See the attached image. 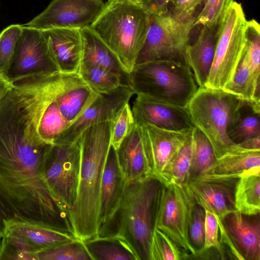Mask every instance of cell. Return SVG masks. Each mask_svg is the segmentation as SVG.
Listing matches in <instances>:
<instances>
[{
  "label": "cell",
  "instance_id": "cell-9",
  "mask_svg": "<svg viewBox=\"0 0 260 260\" xmlns=\"http://www.w3.org/2000/svg\"><path fill=\"white\" fill-rule=\"evenodd\" d=\"M81 163L80 139L69 145H52L44 163L45 180L59 205L68 213L77 195Z\"/></svg>",
  "mask_w": 260,
  "mask_h": 260
},
{
  "label": "cell",
  "instance_id": "cell-24",
  "mask_svg": "<svg viewBox=\"0 0 260 260\" xmlns=\"http://www.w3.org/2000/svg\"><path fill=\"white\" fill-rule=\"evenodd\" d=\"M258 167H260V149L242 148L216 158L202 174L238 179Z\"/></svg>",
  "mask_w": 260,
  "mask_h": 260
},
{
  "label": "cell",
  "instance_id": "cell-19",
  "mask_svg": "<svg viewBox=\"0 0 260 260\" xmlns=\"http://www.w3.org/2000/svg\"><path fill=\"white\" fill-rule=\"evenodd\" d=\"M116 152L119 166L126 182L152 176L139 123L135 121L133 128Z\"/></svg>",
  "mask_w": 260,
  "mask_h": 260
},
{
  "label": "cell",
  "instance_id": "cell-46",
  "mask_svg": "<svg viewBox=\"0 0 260 260\" xmlns=\"http://www.w3.org/2000/svg\"><path fill=\"white\" fill-rule=\"evenodd\" d=\"M2 237L0 235V253L2 249Z\"/></svg>",
  "mask_w": 260,
  "mask_h": 260
},
{
  "label": "cell",
  "instance_id": "cell-31",
  "mask_svg": "<svg viewBox=\"0 0 260 260\" xmlns=\"http://www.w3.org/2000/svg\"><path fill=\"white\" fill-rule=\"evenodd\" d=\"M191 137L192 158L188 179L203 174L216 159L208 139L196 127L192 130Z\"/></svg>",
  "mask_w": 260,
  "mask_h": 260
},
{
  "label": "cell",
  "instance_id": "cell-20",
  "mask_svg": "<svg viewBox=\"0 0 260 260\" xmlns=\"http://www.w3.org/2000/svg\"><path fill=\"white\" fill-rule=\"evenodd\" d=\"M219 25L202 26L195 42L187 47L188 64L199 88L205 87L207 82L214 59Z\"/></svg>",
  "mask_w": 260,
  "mask_h": 260
},
{
  "label": "cell",
  "instance_id": "cell-32",
  "mask_svg": "<svg viewBox=\"0 0 260 260\" xmlns=\"http://www.w3.org/2000/svg\"><path fill=\"white\" fill-rule=\"evenodd\" d=\"M191 133L187 140L167 167L164 174V184H182L187 181L192 158Z\"/></svg>",
  "mask_w": 260,
  "mask_h": 260
},
{
  "label": "cell",
  "instance_id": "cell-26",
  "mask_svg": "<svg viewBox=\"0 0 260 260\" xmlns=\"http://www.w3.org/2000/svg\"><path fill=\"white\" fill-rule=\"evenodd\" d=\"M224 90L249 103L255 111L260 113L259 80L253 75L243 52L232 81Z\"/></svg>",
  "mask_w": 260,
  "mask_h": 260
},
{
  "label": "cell",
  "instance_id": "cell-11",
  "mask_svg": "<svg viewBox=\"0 0 260 260\" xmlns=\"http://www.w3.org/2000/svg\"><path fill=\"white\" fill-rule=\"evenodd\" d=\"M22 26L21 35L4 75L9 82L38 75L59 72L52 59L42 31Z\"/></svg>",
  "mask_w": 260,
  "mask_h": 260
},
{
  "label": "cell",
  "instance_id": "cell-45",
  "mask_svg": "<svg viewBox=\"0 0 260 260\" xmlns=\"http://www.w3.org/2000/svg\"><path fill=\"white\" fill-rule=\"evenodd\" d=\"M13 83L8 81L4 76L0 75V101L12 88Z\"/></svg>",
  "mask_w": 260,
  "mask_h": 260
},
{
  "label": "cell",
  "instance_id": "cell-12",
  "mask_svg": "<svg viewBox=\"0 0 260 260\" xmlns=\"http://www.w3.org/2000/svg\"><path fill=\"white\" fill-rule=\"evenodd\" d=\"M104 6L103 0H52L43 11L22 25L41 30L55 28L81 29L93 23Z\"/></svg>",
  "mask_w": 260,
  "mask_h": 260
},
{
  "label": "cell",
  "instance_id": "cell-10",
  "mask_svg": "<svg viewBox=\"0 0 260 260\" xmlns=\"http://www.w3.org/2000/svg\"><path fill=\"white\" fill-rule=\"evenodd\" d=\"M196 201L186 183L165 185L156 228L166 234L189 255L195 252L188 236V226Z\"/></svg>",
  "mask_w": 260,
  "mask_h": 260
},
{
  "label": "cell",
  "instance_id": "cell-6",
  "mask_svg": "<svg viewBox=\"0 0 260 260\" xmlns=\"http://www.w3.org/2000/svg\"><path fill=\"white\" fill-rule=\"evenodd\" d=\"M134 94L187 107L199 87L189 67L167 60L135 64L128 74Z\"/></svg>",
  "mask_w": 260,
  "mask_h": 260
},
{
  "label": "cell",
  "instance_id": "cell-13",
  "mask_svg": "<svg viewBox=\"0 0 260 260\" xmlns=\"http://www.w3.org/2000/svg\"><path fill=\"white\" fill-rule=\"evenodd\" d=\"M134 94L131 87L126 85L107 93H97L82 113L61 133L54 144H72L89 127L111 121L122 108L129 103Z\"/></svg>",
  "mask_w": 260,
  "mask_h": 260
},
{
  "label": "cell",
  "instance_id": "cell-21",
  "mask_svg": "<svg viewBox=\"0 0 260 260\" xmlns=\"http://www.w3.org/2000/svg\"><path fill=\"white\" fill-rule=\"evenodd\" d=\"M125 184L119 166L116 150L111 145L101 180L99 227L107 221L117 208Z\"/></svg>",
  "mask_w": 260,
  "mask_h": 260
},
{
  "label": "cell",
  "instance_id": "cell-23",
  "mask_svg": "<svg viewBox=\"0 0 260 260\" xmlns=\"http://www.w3.org/2000/svg\"><path fill=\"white\" fill-rule=\"evenodd\" d=\"M5 234L24 239L38 253L76 239L71 233L39 223L27 222L10 224L6 229Z\"/></svg>",
  "mask_w": 260,
  "mask_h": 260
},
{
  "label": "cell",
  "instance_id": "cell-25",
  "mask_svg": "<svg viewBox=\"0 0 260 260\" xmlns=\"http://www.w3.org/2000/svg\"><path fill=\"white\" fill-rule=\"evenodd\" d=\"M234 208L248 216L260 212V167L240 177L234 190Z\"/></svg>",
  "mask_w": 260,
  "mask_h": 260
},
{
  "label": "cell",
  "instance_id": "cell-43",
  "mask_svg": "<svg viewBox=\"0 0 260 260\" xmlns=\"http://www.w3.org/2000/svg\"><path fill=\"white\" fill-rule=\"evenodd\" d=\"M138 2L150 14L163 15L169 12L170 0H139Z\"/></svg>",
  "mask_w": 260,
  "mask_h": 260
},
{
  "label": "cell",
  "instance_id": "cell-1",
  "mask_svg": "<svg viewBox=\"0 0 260 260\" xmlns=\"http://www.w3.org/2000/svg\"><path fill=\"white\" fill-rule=\"evenodd\" d=\"M41 116L35 106L0 105V235L10 224L39 223L71 233L69 213L58 203L44 177L52 145L38 132Z\"/></svg>",
  "mask_w": 260,
  "mask_h": 260
},
{
  "label": "cell",
  "instance_id": "cell-18",
  "mask_svg": "<svg viewBox=\"0 0 260 260\" xmlns=\"http://www.w3.org/2000/svg\"><path fill=\"white\" fill-rule=\"evenodd\" d=\"M222 222L240 260H260L259 216L252 219L234 210Z\"/></svg>",
  "mask_w": 260,
  "mask_h": 260
},
{
  "label": "cell",
  "instance_id": "cell-39",
  "mask_svg": "<svg viewBox=\"0 0 260 260\" xmlns=\"http://www.w3.org/2000/svg\"><path fill=\"white\" fill-rule=\"evenodd\" d=\"M135 124L132 108L127 103L111 120V144L116 150L131 132Z\"/></svg>",
  "mask_w": 260,
  "mask_h": 260
},
{
  "label": "cell",
  "instance_id": "cell-29",
  "mask_svg": "<svg viewBox=\"0 0 260 260\" xmlns=\"http://www.w3.org/2000/svg\"><path fill=\"white\" fill-rule=\"evenodd\" d=\"M78 74L97 93H107L121 86L129 85L128 82L120 76L96 67L80 65Z\"/></svg>",
  "mask_w": 260,
  "mask_h": 260
},
{
  "label": "cell",
  "instance_id": "cell-8",
  "mask_svg": "<svg viewBox=\"0 0 260 260\" xmlns=\"http://www.w3.org/2000/svg\"><path fill=\"white\" fill-rule=\"evenodd\" d=\"M195 17L180 20L171 13L150 14V24L144 44L136 64L154 60H172L189 67L186 51Z\"/></svg>",
  "mask_w": 260,
  "mask_h": 260
},
{
  "label": "cell",
  "instance_id": "cell-28",
  "mask_svg": "<svg viewBox=\"0 0 260 260\" xmlns=\"http://www.w3.org/2000/svg\"><path fill=\"white\" fill-rule=\"evenodd\" d=\"M83 242L92 260H138L129 246L120 238L96 237Z\"/></svg>",
  "mask_w": 260,
  "mask_h": 260
},
{
  "label": "cell",
  "instance_id": "cell-17",
  "mask_svg": "<svg viewBox=\"0 0 260 260\" xmlns=\"http://www.w3.org/2000/svg\"><path fill=\"white\" fill-rule=\"evenodd\" d=\"M42 31L49 53L60 72L78 73L82 55L81 29L55 28Z\"/></svg>",
  "mask_w": 260,
  "mask_h": 260
},
{
  "label": "cell",
  "instance_id": "cell-44",
  "mask_svg": "<svg viewBox=\"0 0 260 260\" xmlns=\"http://www.w3.org/2000/svg\"><path fill=\"white\" fill-rule=\"evenodd\" d=\"M237 144L246 149H260V136L247 139Z\"/></svg>",
  "mask_w": 260,
  "mask_h": 260
},
{
  "label": "cell",
  "instance_id": "cell-36",
  "mask_svg": "<svg viewBox=\"0 0 260 260\" xmlns=\"http://www.w3.org/2000/svg\"><path fill=\"white\" fill-rule=\"evenodd\" d=\"M186 253L163 232L155 228L151 245V260H180L185 259Z\"/></svg>",
  "mask_w": 260,
  "mask_h": 260
},
{
  "label": "cell",
  "instance_id": "cell-33",
  "mask_svg": "<svg viewBox=\"0 0 260 260\" xmlns=\"http://www.w3.org/2000/svg\"><path fill=\"white\" fill-rule=\"evenodd\" d=\"M242 107L238 118L228 132L230 139L237 144L260 136L259 113L255 112L251 106L248 112L243 113Z\"/></svg>",
  "mask_w": 260,
  "mask_h": 260
},
{
  "label": "cell",
  "instance_id": "cell-15",
  "mask_svg": "<svg viewBox=\"0 0 260 260\" xmlns=\"http://www.w3.org/2000/svg\"><path fill=\"white\" fill-rule=\"evenodd\" d=\"M238 179L202 174L188 179L186 184L196 202L214 213L220 222L235 210L234 194Z\"/></svg>",
  "mask_w": 260,
  "mask_h": 260
},
{
  "label": "cell",
  "instance_id": "cell-14",
  "mask_svg": "<svg viewBox=\"0 0 260 260\" xmlns=\"http://www.w3.org/2000/svg\"><path fill=\"white\" fill-rule=\"evenodd\" d=\"M138 123V122H137ZM140 124L152 175L164 183V172L184 145L192 129L172 131L145 123Z\"/></svg>",
  "mask_w": 260,
  "mask_h": 260
},
{
  "label": "cell",
  "instance_id": "cell-35",
  "mask_svg": "<svg viewBox=\"0 0 260 260\" xmlns=\"http://www.w3.org/2000/svg\"><path fill=\"white\" fill-rule=\"evenodd\" d=\"M38 260V252L24 239L9 234L2 238L0 260Z\"/></svg>",
  "mask_w": 260,
  "mask_h": 260
},
{
  "label": "cell",
  "instance_id": "cell-5",
  "mask_svg": "<svg viewBox=\"0 0 260 260\" xmlns=\"http://www.w3.org/2000/svg\"><path fill=\"white\" fill-rule=\"evenodd\" d=\"M244 102L224 89L203 87L187 105L194 127L208 139L216 158L243 148L230 139L228 132L238 118Z\"/></svg>",
  "mask_w": 260,
  "mask_h": 260
},
{
  "label": "cell",
  "instance_id": "cell-27",
  "mask_svg": "<svg viewBox=\"0 0 260 260\" xmlns=\"http://www.w3.org/2000/svg\"><path fill=\"white\" fill-rule=\"evenodd\" d=\"M96 94L81 79L57 96L56 101L60 111L70 125L82 113Z\"/></svg>",
  "mask_w": 260,
  "mask_h": 260
},
{
  "label": "cell",
  "instance_id": "cell-47",
  "mask_svg": "<svg viewBox=\"0 0 260 260\" xmlns=\"http://www.w3.org/2000/svg\"><path fill=\"white\" fill-rule=\"evenodd\" d=\"M133 1H139V0H133Z\"/></svg>",
  "mask_w": 260,
  "mask_h": 260
},
{
  "label": "cell",
  "instance_id": "cell-2",
  "mask_svg": "<svg viewBox=\"0 0 260 260\" xmlns=\"http://www.w3.org/2000/svg\"><path fill=\"white\" fill-rule=\"evenodd\" d=\"M165 184L151 176L126 182L120 201L97 237L125 241L138 260H151V245Z\"/></svg>",
  "mask_w": 260,
  "mask_h": 260
},
{
  "label": "cell",
  "instance_id": "cell-16",
  "mask_svg": "<svg viewBox=\"0 0 260 260\" xmlns=\"http://www.w3.org/2000/svg\"><path fill=\"white\" fill-rule=\"evenodd\" d=\"M135 121L172 131L192 129L187 107H182L142 95H137L132 108Z\"/></svg>",
  "mask_w": 260,
  "mask_h": 260
},
{
  "label": "cell",
  "instance_id": "cell-3",
  "mask_svg": "<svg viewBox=\"0 0 260 260\" xmlns=\"http://www.w3.org/2000/svg\"><path fill=\"white\" fill-rule=\"evenodd\" d=\"M111 121L93 125L79 137L81 163L77 195L69 212L73 234L83 241L97 237L101 180L111 147Z\"/></svg>",
  "mask_w": 260,
  "mask_h": 260
},
{
  "label": "cell",
  "instance_id": "cell-34",
  "mask_svg": "<svg viewBox=\"0 0 260 260\" xmlns=\"http://www.w3.org/2000/svg\"><path fill=\"white\" fill-rule=\"evenodd\" d=\"M38 260H92L83 241L76 239L38 253Z\"/></svg>",
  "mask_w": 260,
  "mask_h": 260
},
{
  "label": "cell",
  "instance_id": "cell-37",
  "mask_svg": "<svg viewBox=\"0 0 260 260\" xmlns=\"http://www.w3.org/2000/svg\"><path fill=\"white\" fill-rule=\"evenodd\" d=\"M234 2V0H206L203 8L195 17L193 27L220 24Z\"/></svg>",
  "mask_w": 260,
  "mask_h": 260
},
{
  "label": "cell",
  "instance_id": "cell-38",
  "mask_svg": "<svg viewBox=\"0 0 260 260\" xmlns=\"http://www.w3.org/2000/svg\"><path fill=\"white\" fill-rule=\"evenodd\" d=\"M205 210L196 202L193 205L188 226V236L194 256L203 251L205 241Z\"/></svg>",
  "mask_w": 260,
  "mask_h": 260
},
{
  "label": "cell",
  "instance_id": "cell-40",
  "mask_svg": "<svg viewBox=\"0 0 260 260\" xmlns=\"http://www.w3.org/2000/svg\"><path fill=\"white\" fill-rule=\"evenodd\" d=\"M22 30L20 24H12L0 32V75L4 76Z\"/></svg>",
  "mask_w": 260,
  "mask_h": 260
},
{
  "label": "cell",
  "instance_id": "cell-22",
  "mask_svg": "<svg viewBox=\"0 0 260 260\" xmlns=\"http://www.w3.org/2000/svg\"><path fill=\"white\" fill-rule=\"evenodd\" d=\"M82 55L80 65L96 67L118 75L128 82V74L118 58L89 26L81 29Z\"/></svg>",
  "mask_w": 260,
  "mask_h": 260
},
{
  "label": "cell",
  "instance_id": "cell-7",
  "mask_svg": "<svg viewBox=\"0 0 260 260\" xmlns=\"http://www.w3.org/2000/svg\"><path fill=\"white\" fill-rule=\"evenodd\" d=\"M246 22L242 5L234 2L220 24L214 59L205 87L224 89L232 81L245 45Z\"/></svg>",
  "mask_w": 260,
  "mask_h": 260
},
{
  "label": "cell",
  "instance_id": "cell-4",
  "mask_svg": "<svg viewBox=\"0 0 260 260\" xmlns=\"http://www.w3.org/2000/svg\"><path fill=\"white\" fill-rule=\"evenodd\" d=\"M150 19V14L138 1L107 0L89 27L114 53L128 75L145 41Z\"/></svg>",
  "mask_w": 260,
  "mask_h": 260
},
{
  "label": "cell",
  "instance_id": "cell-42",
  "mask_svg": "<svg viewBox=\"0 0 260 260\" xmlns=\"http://www.w3.org/2000/svg\"><path fill=\"white\" fill-rule=\"evenodd\" d=\"M203 0H170L172 9L171 14L180 20H187L193 17V14Z\"/></svg>",
  "mask_w": 260,
  "mask_h": 260
},
{
  "label": "cell",
  "instance_id": "cell-30",
  "mask_svg": "<svg viewBox=\"0 0 260 260\" xmlns=\"http://www.w3.org/2000/svg\"><path fill=\"white\" fill-rule=\"evenodd\" d=\"M56 98L45 109L38 125V132L40 138L50 145L54 144L70 125L60 111Z\"/></svg>",
  "mask_w": 260,
  "mask_h": 260
},
{
  "label": "cell",
  "instance_id": "cell-41",
  "mask_svg": "<svg viewBox=\"0 0 260 260\" xmlns=\"http://www.w3.org/2000/svg\"><path fill=\"white\" fill-rule=\"evenodd\" d=\"M205 210V241L203 251L209 249L215 250L223 259L224 252L220 243L217 219L214 213L207 209Z\"/></svg>",
  "mask_w": 260,
  "mask_h": 260
}]
</instances>
